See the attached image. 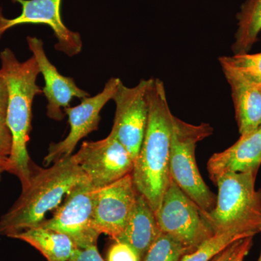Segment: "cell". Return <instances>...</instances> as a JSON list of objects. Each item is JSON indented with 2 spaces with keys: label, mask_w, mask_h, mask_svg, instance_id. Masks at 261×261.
<instances>
[{
  "label": "cell",
  "mask_w": 261,
  "mask_h": 261,
  "mask_svg": "<svg viewBox=\"0 0 261 261\" xmlns=\"http://www.w3.org/2000/svg\"><path fill=\"white\" fill-rule=\"evenodd\" d=\"M259 85H260V89H261V84H259Z\"/></svg>",
  "instance_id": "30"
},
{
  "label": "cell",
  "mask_w": 261,
  "mask_h": 261,
  "mask_svg": "<svg viewBox=\"0 0 261 261\" xmlns=\"http://www.w3.org/2000/svg\"><path fill=\"white\" fill-rule=\"evenodd\" d=\"M12 239L29 244L40 252L47 261H68L77 248L64 233L42 226L29 228Z\"/></svg>",
  "instance_id": "17"
},
{
  "label": "cell",
  "mask_w": 261,
  "mask_h": 261,
  "mask_svg": "<svg viewBox=\"0 0 261 261\" xmlns=\"http://www.w3.org/2000/svg\"><path fill=\"white\" fill-rule=\"evenodd\" d=\"M260 232L261 233V225L260 226ZM258 261H261V253H260V257H259Z\"/></svg>",
  "instance_id": "29"
},
{
  "label": "cell",
  "mask_w": 261,
  "mask_h": 261,
  "mask_svg": "<svg viewBox=\"0 0 261 261\" xmlns=\"http://www.w3.org/2000/svg\"><path fill=\"white\" fill-rule=\"evenodd\" d=\"M13 147V137L7 123L6 113L0 112V161L8 163Z\"/></svg>",
  "instance_id": "23"
},
{
  "label": "cell",
  "mask_w": 261,
  "mask_h": 261,
  "mask_svg": "<svg viewBox=\"0 0 261 261\" xmlns=\"http://www.w3.org/2000/svg\"><path fill=\"white\" fill-rule=\"evenodd\" d=\"M1 162H3V161H1ZM5 163H7V162H5Z\"/></svg>",
  "instance_id": "31"
},
{
  "label": "cell",
  "mask_w": 261,
  "mask_h": 261,
  "mask_svg": "<svg viewBox=\"0 0 261 261\" xmlns=\"http://www.w3.org/2000/svg\"><path fill=\"white\" fill-rule=\"evenodd\" d=\"M106 261H142V257L133 247L117 240L108 248Z\"/></svg>",
  "instance_id": "22"
},
{
  "label": "cell",
  "mask_w": 261,
  "mask_h": 261,
  "mask_svg": "<svg viewBox=\"0 0 261 261\" xmlns=\"http://www.w3.org/2000/svg\"><path fill=\"white\" fill-rule=\"evenodd\" d=\"M96 191L89 181L80 183L65 196L53 217L40 226L64 233L78 248L97 245L100 234L94 224Z\"/></svg>",
  "instance_id": "7"
},
{
  "label": "cell",
  "mask_w": 261,
  "mask_h": 261,
  "mask_svg": "<svg viewBox=\"0 0 261 261\" xmlns=\"http://www.w3.org/2000/svg\"><path fill=\"white\" fill-rule=\"evenodd\" d=\"M257 173H228L220 176L216 207L208 214L215 233L236 229L256 234L261 225V190Z\"/></svg>",
  "instance_id": "4"
},
{
  "label": "cell",
  "mask_w": 261,
  "mask_h": 261,
  "mask_svg": "<svg viewBox=\"0 0 261 261\" xmlns=\"http://www.w3.org/2000/svg\"><path fill=\"white\" fill-rule=\"evenodd\" d=\"M231 88V97L240 136L252 133L261 126V89L232 68L221 65Z\"/></svg>",
  "instance_id": "15"
},
{
  "label": "cell",
  "mask_w": 261,
  "mask_h": 261,
  "mask_svg": "<svg viewBox=\"0 0 261 261\" xmlns=\"http://www.w3.org/2000/svg\"><path fill=\"white\" fill-rule=\"evenodd\" d=\"M161 232L168 233L184 245L189 253L214 236L208 214L177 186L172 179L155 213ZM188 253V254H189Z\"/></svg>",
  "instance_id": "6"
},
{
  "label": "cell",
  "mask_w": 261,
  "mask_h": 261,
  "mask_svg": "<svg viewBox=\"0 0 261 261\" xmlns=\"http://www.w3.org/2000/svg\"><path fill=\"white\" fill-rule=\"evenodd\" d=\"M73 159L95 190L121 179L133 171L129 152L110 134L96 142H84Z\"/></svg>",
  "instance_id": "8"
},
{
  "label": "cell",
  "mask_w": 261,
  "mask_h": 261,
  "mask_svg": "<svg viewBox=\"0 0 261 261\" xmlns=\"http://www.w3.org/2000/svg\"><path fill=\"white\" fill-rule=\"evenodd\" d=\"M163 81L149 79L148 119L143 142L132 172L136 190L157 212L169 185L173 115Z\"/></svg>",
  "instance_id": "1"
},
{
  "label": "cell",
  "mask_w": 261,
  "mask_h": 261,
  "mask_svg": "<svg viewBox=\"0 0 261 261\" xmlns=\"http://www.w3.org/2000/svg\"><path fill=\"white\" fill-rule=\"evenodd\" d=\"M21 5V13L16 18H5L0 8V37L8 29L23 24H44L50 27L56 36V49L66 56H76L82 50V37L78 32L67 28L62 20V0H12Z\"/></svg>",
  "instance_id": "11"
},
{
  "label": "cell",
  "mask_w": 261,
  "mask_h": 261,
  "mask_svg": "<svg viewBox=\"0 0 261 261\" xmlns=\"http://www.w3.org/2000/svg\"><path fill=\"white\" fill-rule=\"evenodd\" d=\"M121 82L118 78L110 79L102 92L93 97L84 98L79 106L65 108V113L68 117L70 125L69 133L64 140L49 145L44 159L45 166L71 155L81 140L98 129L101 111L108 101L113 99Z\"/></svg>",
  "instance_id": "10"
},
{
  "label": "cell",
  "mask_w": 261,
  "mask_h": 261,
  "mask_svg": "<svg viewBox=\"0 0 261 261\" xmlns=\"http://www.w3.org/2000/svg\"><path fill=\"white\" fill-rule=\"evenodd\" d=\"M220 64L226 65L253 83L261 84V53L221 57Z\"/></svg>",
  "instance_id": "21"
},
{
  "label": "cell",
  "mask_w": 261,
  "mask_h": 261,
  "mask_svg": "<svg viewBox=\"0 0 261 261\" xmlns=\"http://www.w3.org/2000/svg\"><path fill=\"white\" fill-rule=\"evenodd\" d=\"M261 165V126L245 136H240L236 143L211 156L207 171L215 181L228 173H257Z\"/></svg>",
  "instance_id": "14"
},
{
  "label": "cell",
  "mask_w": 261,
  "mask_h": 261,
  "mask_svg": "<svg viewBox=\"0 0 261 261\" xmlns=\"http://www.w3.org/2000/svg\"><path fill=\"white\" fill-rule=\"evenodd\" d=\"M240 241V240H239V241L228 246L227 248L225 249L224 251L221 252L219 255H216V256L211 261H227L228 259L230 258V257L231 256V255H232L233 252H234L235 249L238 247L239 242Z\"/></svg>",
  "instance_id": "27"
},
{
  "label": "cell",
  "mask_w": 261,
  "mask_h": 261,
  "mask_svg": "<svg viewBox=\"0 0 261 261\" xmlns=\"http://www.w3.org/2000/svg\"><path fill=\"white\" fill-rule=\"evenodd\" d=\"M8 88L6 82L0 75V112L6 113L8 107Z\"/></svg>",
  "instance_id": "26"
},
{
  "label": "cell",
  "mask_w": 261,
  "mask_h": 261,
  "mask_svg": "<svg viewBox=\"0 0 261 261\" xmlns=\"http://www.w3.org/2000/svg\"><path fill=\"white\" fill-rule=\"evenodd\" d=\"M68 261H106L98 250L97 245L87 248L75 249Z\"/></svg>",
  "instance_id": "24"
},
{
  "label": "cell",
  "mask_w": 261,
  "mask_h": 261,
  "mask_svg": "<svg viewBox=\"0 0 261 261\" xmlns=\"http://www.w3.org/2000/svg\"><path fill=\"white\" fill-rule=\"evenodd\" d=\"M137 195L132 173L97 190L94 224L97 232L118 240L126 226Z\"/></svg>",
  "instance_id": "12"
},
{
  "label": "cell",
  "mask_w": 261,
  "mask_h": 261,
  "mask_svg": "<svg viewBox=\"0 0 261 261\" xmlns=\"http://www.w3.org/2000/svg\"><path fill=\"white\" fill-rule=\"evenodd\" d=\"M161 233L155 213L145 197L137 192L135 205L118 240L133 247L142 259Z\"/></svg>",
  "instance_id": "16"
},
{
  "label": "cell",
  "mask_w": 261,
  "mask_h": 261,
  "mask_svg": "<svg viewBox=\"0 0 261 261\" xmlns=\"http://www.w3.org/2000/svg\"><path fill=\"white\" fill-rule=\"evenodd\" d=\"M27 43L44 78L45 84L42 91L47 99V116L55 121H61L65 117L63 110L69 107L73 98L82 99L89 97V94L80 89L73 79L64 76L58 72L48 59L41 39L28 37Z\"/></svg>",
  "instance_id": "13"
},
{
  "label": "cell",
  "mask_w": 261,
  "mask_h": 261,
  "mask_svg": "<svg viewBox=\"0 0 261 261\" xmlns=\"http://www.w3.org/2000/svg\"><path fill=\"white\" fill-rule=\"evenodd\" d=\"M238 27L232 45L234 55L247 53L261 31V0H246L238 15Z\"/></svg>",
  "instance_id": "18"
},
{
  "label": "cell",
  "mask_w": 261,
  "mask_h": 261,
  "mask_svg": "<svg viewBox=\"0 0 261 261\" xmlns=\"http://www.w3.org/2000/svg\"><path fill=\"white\" fill-rule=\"evenodd\" d=\"M89 181L73 154L47 168H32L28 186L6 214L0 218V236L12 238L45 221L46 215L58 208L65 196L80 183Z\"/></svg>",
  "instance_id": "2"
},
{
  "label": "cell",
  "mask_w": 261,
  "mask_h": 261,
  "mask_svg": "<svg viewBox=\"0 0 261 261\" xmlns=\"http://www.w3.org/2000/svg\"><path fill=\"white\" fill-rule=\"evenodd\" d=\"M8 163L0 161V179H1L2 173L8 171Z\"/></svg>",
  "instance_id": "28"
},
{
  "label": "cell",
  "mask_w": 261,
  "mask_h": 261,
  "mask_svg": "<svg viewBox=\"0 0 261 261\" xmlns=\"http://www.w3.org/2000/svg\"><path fill=\"white\" fill-rule=\"evenodd\" d=\"M255 235L236 229L219 231L201 244L195 251L184 255L181 261H211L233 243Z\"/></svg>",
  "instance_id": "19"
},
{
  "label": "cell",
  "mask_w": 261,
  "mask_h": 261,
  "mask_svg": "<svg viewBox=\"0 0 261 261\" xmlns=\"http://www.w3.org/2000/svg\"><path fill=\"white\" fill-rule=\"evenodd\" d=\"M253 237L243 239L239 242L238 247L235 249L231 256L227 261H244L252 245Z\"/></svg>",
  "instance_id": "25"
},
{
  "label": "cell",
  "mask_w": 261,
  "mask_h": 261,
  "mask_svg": "<svg viewBox=\"0 0 261 261\" xmlns=\"http://www.w3.org/2000/svg\"><path fill=\"white\" fill-rule=\"evenodd\" d=\"M209 123L191 124L173 116L170 153V176L177 186L204 212L210 214L216 196L201 176L195 159L197 143L212 135Z\"/></svg>",
  "instance_id": "5"
},
{
  "label": "cell",
  "mask_w": 261,
  "mask_h": 261,
  "mask_svg": "<svg viewBox=\"0 0 261 261\" xmlns=\"http://www.w3.org/2000/svg\"><path fill=\"white\" fill-rule=\"evenodd\" d=\"M186 247L168 233L161 232L149 247L142 261H181Z\"/></svg>",
  "instance_id": "20"
},
{
  "label": "cell",
  "mask_w": 261,
  "mask_h": 261,
  "mask_svg": "<svg viewBox=\"0 0 261 261\" xmlns=\"http://www.w3.org/2000/svg\"><path fill=\"white\" fill-rule=\"evenodd\" d=\"M148 85L149 80H141L133 87H126L121 81L113 97L116 113L110 134L124 146L134 163L140 152L147 128Z\"/></svg>",
  "instance_id": "9"
},
{
  "label": "cell",
  "mask_w": 261,
  "mask_h": 261,
  "mask_svg": "<svg viewBox=\"0 0 261 261\" xmlns=\"http://www.w3.org/2000/svg\"><path fill=\"white\" fill-rule=\"evenodd\" d=\"M0 75L8 88L7 123L13 137L7 172L16 176L24 189L28 186L32 176L33 163L27 145L32 128L33 101L36 96L43 94L42 89L37 84L40 72L34 57L24 62L19 61L8 48L0 53Z\"/></svg>",
  "instance_id": "3"
}]
</instances>
